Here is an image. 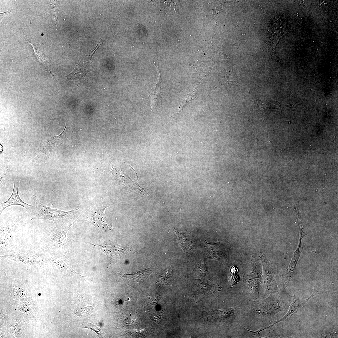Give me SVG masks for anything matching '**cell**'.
Wrapping results in <instances>:
<instances>
[{
  "label": "cell",
  "instance_id": "6",
  "mask_svg": "<svg viewBox=\"0 0 338 338\" xmlns=\"http://www.w3.org/2000/svg\"><path fill=\"white\" fill-rule=\"evenodd\" d=\"M110 205V203L102 201L100 203L92 206L86 212L87 220L96 228L106 231L110 229L107 225L104 213L105 210Z\"/></svg>",
  "mask_w": 338,
  "mask_h": 338
},
{
  "label": "cell",
  "instance_id": "25",
  "mask_svg": "<svg viewBox=\"0 0 338 338\" xmlns=\"http://www.w3.org/2000/svg\"><path fill=\"white\" fill-rule=\"evenodd\" d=\"M231 271L232 273L235 274L238 271V269L236 267L233 266L231 268Z\"/></svg>",
  "mask_w": 338,
  "mask_h": 338
},
{
  "label": "cell",
  "instance_id": "15",
  "mask_svg": "<svg viewBox=\"0 0 338 338\" xmlns=\"http://www.w3.org/2000/svg\"><path fill=\"white\" fill-rule=\"evenodd\" d=\"M105 253L108 258L113 259L128 253L129 249L125 247L109 244L94 245Z\"/></svg>",
  "mask_w": 338,
  "mask_h": 338
},
{
  "label": "cell",
  "instance_id": "5",
  "mask_svg": "<svg viewBox=\"0 0 338 338\" xmlns=\"http://www.w3.org/2000/svg\"><path fill=\"white\" fill-rule=\"evenodd\" d=\"M207 249V259H214L230 266L229 253L231 247L228 243L219 241L214 243H209L205 241Z\"/></svg>",
  "mask_w": 338,
  "mask_h": 338
},
{
  "label": "cell",
  "instance_id": "18",
  "mask_svg": "<svg viewBox=\"0 0 338 338\" xmlns=\"http://www.w3.org/2000/svg\"><path fill=\"white\" fill-rule=\"evenodd\" d=\"M154 65L156 66L157 69L158 70L159 79L158 81V82L154 85V86L151 90V93L150 94V96L151 97L152 99V107H153L155 105V101L156 100L157 97L158 96V94L159 93V91L160 90V83L161 82L160 70L158 67L155 64H154Z\"/></svg>",
  "mask_w": 338,
  "mask_h": 338
},
{
  "label": "cell",
  "instance_id": "8",
  "mask_svg": "<svg viewBox=\"0 0 338 338\" xmlns=\"http://www.w3.org/2000/svg\"><path fill=\"white\" fill-rule=\"evenodd\" d=\"M325 292L326 291L325 290L315 289L314 291L309 297L305 300H303L295 295V292H294V295L289 306V309L287 314L283 318L276 321L273 324L270 325L271 326H272L274 325L281 321H284L286 323L289 322L292 316L302 308L305 304L310 299L317 294Z\"/></svg>",
  "mask_w": 338,
  "mask_h": 338
},
{
  "label": "cell",
  "instance_id": "14",
  "mask_svg": "<svg viewBox=\"0 0 338 338\" xmlns=\"http://www.w3.org/2000/svg\"><path fill=\"white\" fill-rule=\"evenodd\" d=\"M152 272V269L149 268L132 274L120 275L126 279L130 285L134 287L145 282Z\"/></svg>",
  "mask_w": 338,
  "mask_h": 338
},
{
  "label": "cell",
  "instance_id": "21",
  "mask_svg": "<svg viewBox=\"0 0 338 338\" xmlns=\"http://www.w3.org/2000/svg\"><path fill=\"white\" fill-rule=\"evenodd\" d=\"M50 6L51 10L52 12V15L54 19L56 26H57L58 24V13L59 10V6L57 4L53 2V3H51Z\"/></svg>",
  "mask_w": 338,
  "mask_h": 338
},
{
  "label": "cell",
  "instance_id": "10",
  "mask_svg": "<svg viewBox=\"0 0 338 338\" xmlns=\"http://www.w3.org/2000/svg\"><path fill=\"white\" fill-rule=\"evenodd\" d=\"M16 228V223L13 221L6 227L0 226L1 254L6 252L9 253L10 252L13 245L12 244L13 238Z\"/></svg>",
  "mask_w": 338,
  "mask_h": 338
},
{
  "label": "cell",
  "instance_id": "4",
  "mask_svg": "<svg viewBox=\"0 0 338 338\" xmlns=\"http://www.w3.org/2000/svg\"><path fill=\"white\" fill-rule=\"evenodd\" d=\"M36 206L31 213L33 219H48L53 221L54 223H63L67 219L72 212H64L46 206L39 201L38 197L33 195Z\"/></svg>",
  "mask_w": 338,
  "mask_h": 338
},
{
  "label": "cell",
  "instance_id": "11",
  "mask_svg": "<svg viewBox=\"0 0 338 338\" xmlns=\"http://www.w3.org/2000/svg\"><path fill=\"white\" fill-rule=\"evenodd\" d=\"M20 185L19 181H14L13 191L10 197L5 202H0V213L7 207L13 205H20L24 207L30 213L33 212L34 208V207L23 202L19 195L18 191Z\"/></svg>",
  "mask_w": 338,
  "mask_h": 338
},
{
  "label": "cell",
  "instance_id": "2",
  "mask_svg": "<svg viewBox=\"0 0 338 338\" xmlns=\"http://www.w3.org/2000/svg\"><path fill=\"white\" fill-rule=\"evenodd\" d=\"M1 257L6 259L21 262L28 266L37 265L46 260L39 250L14 245L8 254Z\"/></svg>",
  "mask_w": 338,
  "mask_h": 338
},
{
  "label": "cell",
  "instance_id": "13",
  "mask_svg": "<svg viewBox=\"0 0 338 338\" xmlns=\"http://www.w3.org/2000/svg\"><path fill=\"white\" fill-rule=\"evenodd\" d=\"M173 231L176 234L177 242L180 248L187 254L191 250L195 249L197 244L195 238L190 234L177 231L175 228Z\"/></svg>",
  "mask_w": 338,
  "mask_h": 338
},
{
  "label": "cell",
  "instance_id": "7",
  "mask_svg": "<svg viewBox=\"0 0 338 338\" xmlns=\"http://www.w3.org/2000/svg\"><path fill=\"white\" fill-rule=\"evenodd\" d=\"M105 40V38L100 39L95 48L89 54L84 56L79 64L76 66L74 70L66 76V77L67 79L73 80H77L81 79H85L86 74L88 72L93 70L94 68L92 64L93 55Z\"/></svg>",
  "mask_w": 338,
  "mask_h": 338
},
{
  "label": "cell",
  "instance_id": "24",
  "mask_svg": "<svg viewBox=\"0 0 338 338\" xmlns=\"http://www.w3.org/2000/svg\"><path fill=\"white\" fill-rule=\"evenodd\" d=\"M256 100L257 102V107L259 109H263L265 107L263 102L259 98H256Z\"/></svg>",
  "mask_w": 338,
  "mask_h": 338
},
{
  "label": "cell",
  "instance_id": "17",
  "mask_svg": "<svg viewBox=\"0 0 338 338\" xmlns=\"http://www.w3.org/2000/svg\"><path fill=\"white\" fill-rule=\"evenodd\" d=\"M197 88H194L191 92L189 93L184 98V100L181 103V105L179 107L174 113L170 117L171 118L176 119L178 116V113L181 112L183 109V107L188 102L192 100L195 99L196 98Z\"/></svg>",
  "mask_w": 338,
  "mask_h": 338
},
{
  "label": "cell",
  "instance_id": "1",
  "mask_svg": "<svg viewBox=\"0 0 338 338\" xmlns=\"http://www.w3.org/2000/svg\"><path fill=\"white\" fill-rule=\"evenodd\" d=\"M272 293L267 298L257 301L253 305L251 313L259 317L271 318L281 311L286 310L292 297L283 290L281 293Z\"/></svg>",
  "mask_w": 338,
  "mask_h": 338
},
{
  "label": "cell",
  "instance_id": "22",
  "mask_svg": "<svg viewBox=\"0 0 338 338\" xmlns=\"http://www.w3.org/2000/svg\"><path fill=\"white\" fill-rule=\"evenodd\" d=\"M321 334V336L322 337H336L337 335V329L336 328L330 329Z\"/></svg>",
  "mask_w": 338,
  "mask_h": 338
},
{
  "label": "cell",
  "instance_id": "23",
  "mask_svg": "<svg viewBox=\"0 0 338 338\" xmlns=\"http://www.w3.org/2000/svg\"><path fill=\"white\" fill-rule=\"evenodd\" d=\"M229 280L232 285L234 284L238 281V276L233 274H231L229 275Z\"/></svg>",
  "mask_w": 338,
  "mask_h": 338
},
{
  "label": "cell",
  "instance_id": "12",
  "mask_svg": "<svg viewBox=\"0 0 338 338\" xmlns=\"http://www.w3.org/2000/svg\"><path fill=\"white\" fill-rule=\"evenodd\" d=\"M197 284L193 289L192 294L196 302H199L209 294L219 289L217 286L207 281H198Z\"/></svg>",
  "mask_w": 338,
  "mask_h": 338
},
{
  "label": "cell",
  "instance_id": "19",
  "mask_svg": "<svg viewBox=\"0 0 338 338\" xmlns=\"http://www.w3.org/2000/svg\"><path fill=\"white\" fill-rule=\"evenodd\" d=\"M172 278V273L170 268L163 271L160 274L157 283L160 282L165 285L170 284Z\"/></svg>",
  "mask_w": 338,
  "mask_h": 338
},
{
  "label": "cell",
  "instance_id": "20",
  "mask_svg": "<svg viewBox=\"0 0 338 338\" xmlns=\"http://www.w3.org/2000/svg\"><path fill=\"white\" fill-rule=\"evenodd\" d=\"M195 273L196 277L197 278L205 279L209 278L204 261L200 263L197 265Z\"/></svg>",
  "mask_w": 338,
  "mask_h": 338
},
{
  "label": "cell",
  "instance_id": "9",
  "mask_svg": "<svg viewBox=\"0 0 338 338\" xmlns=\"http://www.w3.org/2000/svg\"><path fill=\"white\" fill-rule=\"evenodd\" d=\"M66 124L64 129L59 135L49 137L41 141L35 153V155H49L56 149L65 136Z\"/></svg>",
  "mask_w": 338,
  "mask_h": 338
},
{
  "label": "cell",
  "instance_id": "3",
  "mask_svg": "<svg viewBox=\"0 0 338 338\" xmlns=\"http://www.w3.org/2000/svg\"><path fill=\"white\" fill-rule=\"evenodd\" d=\"M72 224L54 223L49 228L42 237L44 247L46 250L52 251L61 247L67 241L66 233Z\"/></svg>",
  "mask_w": 338,
  "mask_h": 338
},
{
  "label": "cell",
  "instance_id": "16",
  "mask_svg": "<svg viewBox=\"0 0 338 338\" xmlns=\"http://www.w3.org/2000/svg\"><path fill=\"white\" fill-rule=\"evenodd\" d=\"M27 38V41L30 44L32 45L34 50V54L38 59L39 63L46 67V68L48 69L52 74L50 70L49 61L46 57L45 54L42 51L40 52V49H38V46L37 45L33 44L31 41H30L28 38Z\"/></svg>",
  "mask_w": 338,
  "mask_h": 338
}]
</instances>
